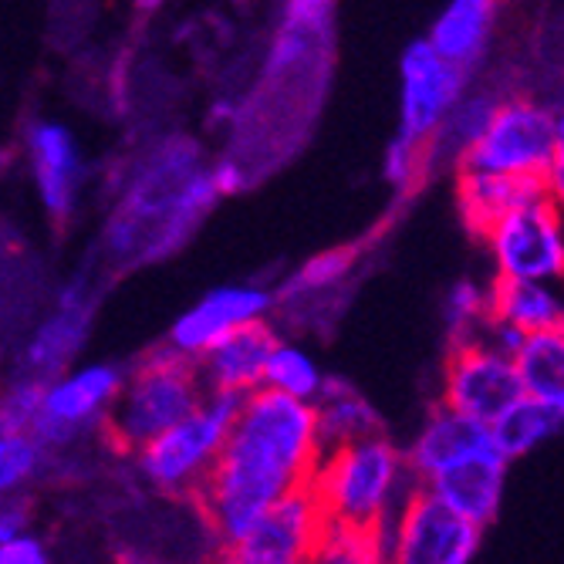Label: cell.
<instances>
[{"label": "cell", "mask_w": 564, "mask_h": 564, "mask_svg": "<svg viewBox=\"0 0 564 564\" xmlns=\"http://www.w3.org/2000/svg\"><path fill=\"white\" fill-rule=\"evenodd\" d=\"M318 409L278 389H253L240 399L230 436L210 474L196 487V507L214 541L227 551L264 510L318 467Z\"/></svg>", "instance_id": "1"}, {"label": "cell", "mask_w": 564, "mask_h": 564, "mask_svg": "<svg viewBox=\"0 0 564 564\" xmlns=\"http://www.w3.org/2000/svg\"><path fill=\"white\" fill-rule=\"evenodd\" d=\"M220 203L199 149L186 139L160 145L135 170L119 217L109 224V247L132 258H166L189 240L196 224Z\"/></svg>", "instance_id": "2"}, {"label": "cell", "mask_w": 564, "mask_h": 564, "mask_svg": "<svg viewBox=\"0 0 564 564\" xmlns=\"http://www.w3.org/2000/svg\"><path fill=\"white\" fill-rule=\"evenodd\" d=\"M405 474L409 467L402 453L382 433H372L325 449L312 474V487L328 524L369 534L386 547Z\"/></svg>", "instance_id": "3"}, {"label": "cell", "mask_w": 564, "mask_h": 564, "mask_svg": "<svg viewBox=\"0 0 564 564\" xmlns=\"http://www.w3.org/2000/svg\"><path fill=\"white\" fill-rule=\"evenodd\" d=\"M203 395L207 389H203L196 358H186L166 345L156 355H145L122 379V389L101 426L119 449L135 453L152 436L193 413Z\"/></svg>", "instance_id": "4"}, {"label": "cell", "mask_w": 564, "mask_h": 564, "mask_svg": "<svg viewBox=\"0 0 564 564\" xmlns=\"http://www.w3.org/2000/svg\"><path fill=\"white\" fill-rule=\"evenodd\" d=\"M243 395L207 392L193 413L135 449L139 477L160 494H196L220 456Z\"/></svg>", "instance_id": "5"}, {"label": "cell", "mask_w": 564, "mask_h": 564, "mask_svg": "<svg viewBox=\"0 0 564 564\" xmlns=\"http://www.w3.org/2000/svg\"><path fill=\"white\" fill-rule=\"evenodd\" d=\"M484 528L449 510L423 480L405 490L389 521L386 557L399 564H467L480 551Z\"/></svg>", "instance_id": "6"}, {"label": "cell", "mask_w": 564, "mask_h": 564, "mask_svg": "<svg viewBox=\"0 0 564 564\" xmlns=\"http://www.w3.org/2000/svg\"><path fill=\"white\" fill-rule=\"evenodd\" d=\"M554 163V116L528 98L503 101L494 109L480 139L456 160L459 170H484L544 183Z\"/></svg>", "instance_id": "7"}, {"label": "cell", "mask_w": 564, "mask_h": 564, "mask_svg": "<svg viewBox=\"0 0 564 564\" xmlns=\"http://www.w3.org/2000/svg\"><path fill=\"white\" fill-rule=\"evenodd\" d=\"M484 240L500 278L564 281V220L544 189L510 207Z\"/></svg>", "instance_id": "8"}, {"label": "cell", "mask_w": 564, "mask_h": 564, "mask_svg": "<svg viewBox=\"0 0 564 564\" xmlns=\"http://www.w3.org/2000/svg\"><path fill=\"white\" fill-rule=\"evenodd\" d=\"M126 372L112 362H91L72 372H58L44 382L41 409L31 423V436L44 449L72 446L91 426H101L122 389Z\"/></svg>", "instance_id": "9"}, {"label": "cell", "mask_w": 564, "mask_h": 564, "mask_svg": "<svg viewBox=\"0 0 564 564\" xmlns=\"http://www.w3.org/2000/svg\"><path fill=\"white\" fill-rule=\"evenodd\" d=\"M328 518L318 503V494L307 484L281 494L264 514L250 524V531L224 551L237 564H301L315 561Z\"/></svg>", "instance_id": "10"}, {"label": "cell", "mask_w": 564, "mask_h": 564, "mask_svg": "<svg viewBox=\"0 0 564 564\" xmlns=\"http://www.w3.org/2000/svg\"><path fill=\"white\" fill-rule=\"evenodd\" d=\"M521 395H524V382L514 358L497 351L477 332L456 338L446 358L443 405L490 426Z\"/></svg>", "instance_id": "11"}, {"label": "cell", "mask_w": 564, "mask_h": 564, "mask_svg": "<svg viewBox=\"0 0 564 564\" xmlns=\"http://www.w3.org/2000/svg\"><path fill=\"white\" fill-rule=\"evenodd\" d=\"M399 139L430 149L440 122L464 95L467 72L446 62L430 41H413L399 65Z\"/></svg>", "instance_id": "12"}, {"label": "cell", "mask_w": 564, "mask_h": 564, "mask_svg": "<svg viewBox=\"0 0 564 564\" xmlns=\"http://www.w3.org/2000/svg\"><path fill=\"white\" fill-rule=\"evenodd\" d=\"M271 307H274V294L258 284L214 288L210 294H203L193 307H186V312L173 322L170 348L186 358H199L237 325L268 318Z\"/></svg>", "instance_id": "13"}, {"label": "cell", "mask_w": 564, "mask_h": 564, "mask_svg": "<svg viewBox=\"0 0 564 564\" xmlns=\"http://www.w3.org/2000/svg\"><path fill=\"white\" fill-rule=\"evenodd\" d=\"M507 464L510 459L494 446L470 449L464 456L449 459L440 470H433L423 484L449 507L459 518H467L480 528H487L503 497V480H507Z\"/></svg>", "instance_id": "14"}, {"label": "cell", "mask_w": 564, "mask_h": 564, "mask_svg": "<svg viewBox=\"0 0 564 564\" xmlns=\"http://www.w3.org/2000/svg\"><path fill=\"white\" fill-rule=\"evenodd\" d=\"M28 160L44 210L55 220H68L78 207V189L85 176L75 132L62 122H34L28 129Z\"/></svg>", "instance_id": "15"}, {"label": "cell", "mask_w": 564, "mask_h": 564, "mask_svg": "<svg viewBox=\"0 0 564 564\" xmlns=\"http://www.w3.org/2000/svg\"><path fill=\"white\" fill-rule=\"evenodd\" d=\"M278 341L281 338L274 335V328L264 318L237 325L210 351H203L196 358L203 389L207 392H230V395H247L253 389H261L268 358H271Z\"/></svg>", "instance_id": "16"}, {"label": "cell", "mask_w": 564, "mask_h": 564, "mask_svg": "<svg viewBox=\"0 0 564 564\" xmlns=\"http://www.w3.org/2000/svg\"><path fill=\"white\" fill-rule=\"evenodd\" d=\"M487 443H494L487 423L443 405L440 413H433L426 420V426L420 430L413 449H409V474H413L416 480H426L433 470L449 464V459L464 456L470 449H480Z\"/></svg>", "instance_id": "17"}, {"label": "cell", "mask_w": 564, "mask_h": 564, "mask_svg": "<svg viewBox=\"0 0 564 564\" xmlns=\"http://www.w3.org/2000/svg\"><path fill=\"white\" fill-rule=\"evenodd\" d=\"M487 318L507 322L531 335L564 322V297L551 288V281L497 274L494 288L487 291Z\"/></svg>", "instance_id": "18"}, {"label": "cell", "mask_w": 564, "mask_h": 564, "mask_svg": "<svg viewBox=\"0 0 564 564\" xmlns=\"http://www.w3.org/2000/svg\"><path fill=\"white\" fill-rule=\"evenodd\" d=\"M544 183L503 176V173H484V170H459V210L464 224L484 237L510 207H518L528 196L541 193Z\"/></svg>", "instance_id": "19"}, {"label": "cell", "mask_w": 564, "mask_h": 564, "mask_svg": "<svg viewBox=\"0 0 564 564\" xmlns=\"http://www.w3.org/2000/svg\"><path fill=\"white\" fill-rule=\"evenodd\" d=\"M494 14H497V0H449L426 41L446 62L467 72L484 55L490 28H494Z\"/></svg>", "instance_id": "20"}, {"label": "cell", "mask_w": 564, "mask_h": 564, "mask_svg": "<svg viewBox=\"0 0 564 564\" xmlns=\"http://www.w3.org/2000/svg\"><path fill=\"white\" fill-rule=\"evenodd\" d=\"M88 335L85 301H62V307L51 315L24 348V372L31 379H51L68 369Z\"/></svg>", "instance_id": "21"}, {"label": "cell", "mask_w": 564, "mask_h": 564, "mask_svg": "<svg viewBox=\"0 0 564 564\" xmlns=\"http://www.w3.org/2000/svg\"><path fill=\"white\" fill-rule=\"evenodd\" d=\"M524 392L551 405L564 420V322L531 332L514 355Z\"/></svg>", "instance_id": "22"}, {"label": "cell", "mask_w": 564, "mask_h": 564, "mask_svg": "<svg viewBox=\"0 0 564 564\" xmlns=\"http://www.w3.org/2000/svg\"><path fill=\"white\" fill-rule=\"evenodd\" d=\"M315 409H318L322 453L338 446V443H348V440H362V436L382 433L376 409L345 382L325 379V386H322V392L315 399Z\"/></svg>", "instance_id": "23"}, {"label": "cell", "mask_w": 564, "mask_h": 564, "mask_svg": "<svg viewBox=\"0 0 564 564\" xmlns=\"http://www.w3.org/2000/svg\"><path fill=\"white\" fill-rule=\"evenodd\" d=\"M561 430H564V420L554 413V409L524 392L490 423V440L507 459H518V456H528L531 449H538L544 440H551Z\"/></svg>", "instance_id": "24"}, {"label": "cell", "mask_w": 564, "mask_h": 564, "mask_svg": "<svg viewBox=\"0 0 564 564\" xmlns=\"http://www.w3.org/2000/svg\"><path fill=\"white\" fill-rule=\"evenodd\" d=\"M494 109H497V101L490 95H459L456 106L440 122L430 145L436 152H443V156H449V160H459L480 139V132L487 129Z\"/></svg>", "instance_id": "25"}, {"label": "cell", "mask_w": 564, "mask_h": 564, "mask_svg": "<svg viewBox=\"0 0 564 564\" xmlns=\"http://www.w3.org/2000/svg\"><path fill=\"white\" fill-rule=\"evenodd\" d=\"M264 386L268 389H278L284 395H294V399H318L322 386H325V376L318 372L315 358L307 355L304 348L297 345H284L278 341L271 358H268V369H264Z\"/></svg>", "instance_id": "26"}, {"label": "cell", "mask_w": 564, "mask_h": 564, "mask_svg": "<svg viewBox=\"0 0 564 564\" xmlns=\"http://www.w3.org/2000/svg\"><path fill=\"white\" fill-rule=\"evenodd\" d=\"M44 446L24 433H0V497H11L21 494L44 467Z\"/></svg>", "instance_id": "27"}, {"label": "cell", "mask_w": 564, "mask_h": 564, "mask_svg": "<svg viewBox=\"0 0 564 564\" xmlns=\"http://www.w3.org/2000/svg\"><path fill=\"white\" fill-rule=\"evenodd\" d=\"M446 318H449V328L456 332V338L474 335L487 322V291H480L470 281L456 284L446 301Z\"/></svg>", "instance_id": "28"}, {"label": "cell", "mask_w": 564, "mask_h": 564, "mask_svg": "<svg viewBox=\"0 0 564 564\" xmlns=\"http://www.w3.org/2000/svg\"><path fill=\"white\" fill-rule=\"evenodd\" d=\"M41 395H44V379H18L4 395H0V409H4V416L11 423V430H31L37 409H41Z\"/></svg>", "instance_id": "29"}, {"label": "cell", "mask_w": 564, "mask_h": 564, "mask_svg": "<svg viewBox=\"0 0 564 564\" xmlns=\"http://www.w3.org/2000/svg\"><path fill=\"white\" fill-rule=\"evenodd\" d=\"M430 156V149L423 145H413V142H405V139H392L389 149H386V156H382V170H386V180L395 183V186H409L413 183V176L423 170V160Z\"/></svg>", "instance_id": "30"}, {"label": "cell", "mask_w": 564, "mask_h": 564, "mask_svg": "<svg viewBox=\"0 0 564 564\" xmlns=\"http://www.w3.org/2000/svg\"><path fill=\"white\" fill-rule=\"evenodd\" d=\"M351 264V250H332L325 253V258H315L312 264H307L301 274H297V284L301 288H325L332 281H338Z\"/></svg>", "instance_id": "31"}, {"label": "cell", "mask_w": 564, "mask_h": 564, "mask_svg": "<svg viewBox=\"0 0 564 564\" xmlns=\"http://www.w3.org/2000/svg\"><path fill=\"white\" fill-rule=\"evenodd\" d=\"M51 557L44 538L21 531L8 541H0V564H44Z\"/></svg>", "instance_id": "32"}, {"label": "cell", "mask_w": 564, "mask_h": 564, "mask_svg": "<svg viewBox=\"0 0 564 564\" xmlns=\"http://www.w3.org/2000/svg\"><path fill=\"white\" fill-rule=\"evenodd\" d=\"M335 0H284V24L325 31Z\"/></svg>", "instance_id": "33"}, {"label": "cell", "mask_w": 564, "mask_h": 564, "mask_svg": "<svg viewBox=\"0 0 564 564\" xmlns=\"http://www.w3.org/2000/svg\"><path fill=\"white\" fill-rule=\"evenodd\" d=\"M28 521H31V507L21 494L0 497V541L28 531Z\"/></svg>", "instance_id": "34"}, {"label": "cell", "mask_w": 564, "mask_h": 564, "mask_svg": "<svg viewBox=\"0 0 564 564\" xmlns=\"http://www.w3.org/2000/svg\"><path fill=\"white\" fill-rule=\"evenodd\" d=\"M207 170H210V180H214L220 199L224 196H237L247 186V170L240 163H234V160H220V163H214Z\"/></svg>", "instance_id": "35"}, {"label": "cell", "mask_w": 564, "mask_h": 564, "mask_svg": "<svg viewBox=\"0 0 564 564\" xmlns=\"http://www.w3.org/2000/svg\"><path fill=\"white\" fill-rule=\"evenodd\" d=\"M544 196L554 203V210H557L561 220H564V160H561V156H554V163H551L547 173H544Z\"/></svg>", "instance_id": "36"}, {"label": "cell", "mask_w": 564, "mask_h": 564, "mask_svg": "<svg viewBox=\"0 0 564 564\" xmlns=\"http://www.w3.org/2000/svg\"><path fill=\"white\" fill-rule=\"evenodd\" d=\"M554 156L564 160V109L554 116Z\"/></svg>", "instance_id": "37"}, {"label": "cell", "mask_w": 564, "mask_h": 564, "mask_svg": "<svg viewBox=\"0 0 564 564\" xmlns=\"http://www.w3.org/2000/svg\"><path fill=\"white\" fill-rule=\"evenodd\" d=\"M160 4H163V0H135V8H139V11H156Z\"/></svg>", "instance_id": "38"}, {"label": "cell", "mask_w": 564, "mask_h": 564, "mask_svg": "<svg viewBox=\"0 0 564 564\" xmlns=\"http://www.w3.org/2000/svg\"><path fill=\"white\" fill-rule=\"evenodd\" d=\"M0 433H14L11 423H8V416H4V409H0Z\"/></svg>", "instance_id": "39"}]
</instances>
